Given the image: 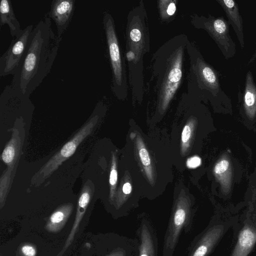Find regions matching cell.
I'll return each mask as SVG.
<instances>
[{"mask_svg": "<svg viewBox=\"0 0 256 256\" xmlns=\"http://www.w3.org/2000/svg\"><path fill=\"white\" fill-rule=\"evenodd\" d=\"M33 29L32 24L28 25L12 40L9 47L0 58V76L15 74Z\"/></svg>", "mask_w": 256, "mask_h": 256, "instance_id": "cell-6", "label": "cell"}, {"mask_svg": "<svg viewBox=\"0 0 256 256\" xmlns=\"http://www.w3.org/2000/svg\"><path fill=\"white\" fill-rule=\"evenodd\" d=\"M139 156L141 162L144 167H148L150 165V158L147 150L141 141H138Z\"/></svg>", "mask_w": 256, "mask_h": 256, "instance_id": "cell-20", "label": "cell"}, {"mask_svg": "<svg viewBox=\"0 0 256 256\" xmlns=\"http://www.w3.org/2000/svg\"><path fill=\"white\" fill-rule=\"evenodd\" d=\"M138 234V256H158L157 238L150 222H141Z\"/></svg>", "mask_w": 256, "mask_h": 256, "instance_id": "cell-10", "label": "cell"}, {"mask_svg": "<svg viewBox=\"0 0 256 256\" xmlns=\"http://www.w3.org/2000/svg\"><path fill=\"white\" fill-rule=\"evenodd\" d=\"M8 24L10 33L14 38L19 34L22 29L16 18L12 4L10 0H2L0 4V26Z\"/></svg>", "mask_w": 256, "mask_h": 256, "instance_id": "cell-12", "label": "cell"}, {"mask_svg": "<svg viewBox=\"0 0 256 256\" xmlns=\"http://www.w3.org/2000/svg\"><path fill=\"white\" fill-rule=\"evenodd\" d=\"M118 172L116 169V160L114 156H112V164L110 174L109 182L110 185V196L112 197L114 195V190L117 182Z\"/></svg>", "mask_w": 256, "mask_h": 256, "instance_id": "cell-19", "label": "cell"}, {"mask_svg": "<svg viewBox=\"0 0 256 256\" xmlns=\"http://www.w3.org/2000/svg\"><path fill=\"white\" fill-rule=\"evenodd\" d=\"M12 168L8 167V168L4 172L0 178V195L1 203L4 200L8 190V188L10 182V176Z\"/></svg>", "mask_w": 256, "mask_h": 256, "instance_id": "cell-18", "label": "cell"}, {"mask_svg": "<svg viewBox=\"0 0 256 256\" xmlns=\"http://www.w3.org/2000/svg\"><path fill=\"white\" fill-rule=\"evenodd\" d=\"M74 0H53L48 16L54 22L57 28V36L62 38V35L68 28L72 18L74 8Z\"/></svg>", "mask_w": 256, "mask_h": 256, "instance_id": "cell-8", "label": "cell"}, {"mask_svg": "<svg viewBox=\"0 0 256 256\" xmlns=\"http://www.w3.org/2000/svg\"><path fill=\"white\" fill-rule=\"evenodd\" d=\"M192 134V128L189 124L186 125L182 132V141L183 144H186L190 140Z\"/></svg>", "mask_w": 256, "mask_h": 256, "instance_id": "cell-21", "label": "cell"}, {"mask_svg": "<svg viewBox=\"0 0 256 256\" xmlns=\"http://www.w3.org/2000/svg\"><path fill=\"white\" fill-rule=\"evenodd\" d=\"M103 25L112 70V89L118 98L123 99L128 94L125 60L120 52L114 21L108 12L104 14Z\"/></svg>", "mask_w": 256, "mask_h": 256, "instance_id": "cell-4", "label": "cell"}, {"mask_svg": "<svg viewBox=\"0 0 256 256\" xmlns=\"http://www.w3.org/2000/svg\"><path fill=\"white\" fill-rule=\"evenodd\" d=\"M201 164L200 158L194 156L190 158L186 161V166L188 168H194L198 166Z\"/></svg>", "mask_w": 256, "mask_h": 256, "instance_id": "cell-23", "label": "cell"}, {"mask_svg": "<svg viewBox=\"0 0 256 256\" xmlns=\"http://www.w3.org/2000/svg\"><path fill=\"white\" fill-rule=\"evenodd\" d=\"M192 24L198 28L206 30L216 40L222 50L227 51L231 40L228 35V26L222 18L211 19L197 15L191 16Z\"/></svg>", "mask_w": 256, "mask_h": 256, "instance_id": "cell-7", "label": "cell"}, {"mask_svg": "<svg viewBox=\"0 0 256 256\" xmlns=\"http://www.w3.org/2000/svg\"><path fill=\"white\" fill-rule=\"evenodd\" d=\"M21 250L25 256H35L36 255V249L32 246L30 245L22 246Z\"/></svg>", "mask_w": 256, "mask_h": 256, "instance_id": "cell-24", "label": "cell"}, {"mask_svg": "<svg viewBox=\"0 0 256 256\" xmlns=\"http://www.w3.org/2000/svg\"><path fill=\"white\" fill-rule=\"evenodd\" d=\"M73 208L71 204H64L56 210L51 215L50 222L53 224H58L66 220Z\"/></svg>", "mask_w": 256, "mask_h": 256, "instance_id": "cell-16", "label": "cell"}, {"mask_svg": "<svg viewBox=\"0 0 256 256\" xmlns=\"http://www.w3.org/2000/svg\"><path fill=\"white\" fill-rule=\"evenodd\" d=\"M146 10L143 1L128 13L126 28V58L129 81L138 84L143 80V58L150 50V38Z\"/></svg>", "mask_w": 256, "mask_h": 256, "instance_id": "cell-3", "label": "cell"}, {"mask_svg": "<svg viewBox=\"0 0 256 256\" xmlns=\"http://www.w3.org/2000/svg\"><path fill=\"white\" fill-rule=\"evenodd\" d=\"M20 146V138L17 130L13 131L12 138L5 146L2 154V161L13 169L18 158Z\"/></svg>", "mask_w": 256, "mask_h": 256, "instance_id": "cell-14", "label": "cell"}, {"mask_svg": "<svg viewBox=\"0 0 256 256\" xmlns=\"http://www.w3.org/2000/svg\"><path fill=\"white\" fill-rule=\"evenodd\" d=\"M224 229V226L220 224L208 228L191 248L188 256H206L222 236Z\"/></svg>", "mask_w": 256, "mask_h": 256, "instance_id": "cell-9", "label": "cell"}, {"mask_svg": "<svg viewBox=\"0 0 256 256\" xmlns=\"http://www.w3.org/2000/svg\"><path fill=\"white\" fill-rule=\"evenodd\" d=\"M158 2L160 16L162 20H166L175 14L176 6L174 1L160 0Z\"/></svg>", "mask_w": 256, "mask_h": 256, "instance_id": "cell-17", "label": "cell"}, {"mask_svg": "<svg viewBox=\"0 0 256 256\" xmlns=\"http://www.w3.org/2000/svg\"><path fill=\"white\" fill-rule=\"evenodd\" d=\"M188 39L184 34L174 36L153 54L149 94H154L162 110L166 108L177 92L183 78L184 54Z\"/></svg>", "mask_w": 256, "mask_h": 256, "instance_id": "cell-2", "label": "cell"}, {"mask_svg": "<svg viewBox=\"0 0 256 256\" xmlns=\"http://www.w3.org/2000/svg\"><path fill=\"white\" fill-rule=\"evenodd\" d=\"M244 102L248 109L253 111L256 107V86L250 73L247 74L244 92Z\"/></svg>", "mask_w": 256, "mask_h": 256, "instance_id": "cell-15", "label": "cell"}, {"mask_svg": "<svg viewBox=\"0 0 256 256\" xmlns=\"http://www.w3.org/2000/svg\"><path fill=\"white\" fill-rule=\"evenodd\" d=\"M218 2L225 10L230 22L232 24L236 32L241 46L243 47L242 20L236 4L232 0H218Z\"/></svg>", "mask_w": 256, "mask_h": 256, "instance_id": "cell-13", "label": "cell"}, {"mask_svg": "<svg viewBox=\"0 0 256 256\" xmlns=\"http://www.w3.org/2000/svg\"><path fill=\"white\" fill-rule=\"evenodd\" d=\"M99 116L93 114L90 118L82 126L74 135L66 142L33 176L32 184L36 186L42 183L66 160L76 152L78 145L93 132L98 123Z\"/></svg>", "mask_w": 256, "mask_h": 256, "instance_id": "cell-5", "label": "cell"}, {"mask_svg": "<svg viewBox=\"0 0 256 256\" xmlns=\"http://www.w3.org/2000/svg\"><path fill=\"white\" fill-rule=\"evenodd\" d=\"M132 191V186L130 183L126 182L122 186V192L124 194H130Z\"/></svg>", "mask_w": 256, "mask_h": 256, "instance_id": "cell-25", "label": "cell"}, {"mask_svg": "<svg viewBox=\"0 0 256 256\" xmlns=\"http://www.w3.org/2000/svg\"><path fill=\"white\" fill-rule=\"evenodd\" d=\"M229 163L226 160H222L218 163L214 168L215 172L217 174H221L228 168Z\"/></svg>", "mask_w": 256, "mask_h": 256, "instance_id": "cell-22", "label": "cell"}, {"mask_svg": "<svg viewBox=\"0 0 256 256\" xmlns=\"http://www.w3.org/2000/svg\"><path fill=\"white\" fill-rule=\"evenodd\" d=\"M256 242V229L246 224L240 230L232 256H248Z\"/></svg>", "mask_w": 256, "mask_h": 256, "instance_id": "cell-11", "label": "cell"}, {"mask_svg": "<svg viewBox=\"0 0 256 256\" xmlns=\"http://www.w3.org/2000/svg\"><path fill=\"white\" fill-rule=\"evenodd\" d=\"M62 39L54 34L48 16L40 20L34 28L10 84L29 96L50 73Z\"/></svg>", "mask_w": 256, "mask_h": 256, "instance_id": "cell-1", "label": "cell"}]
</instances>
